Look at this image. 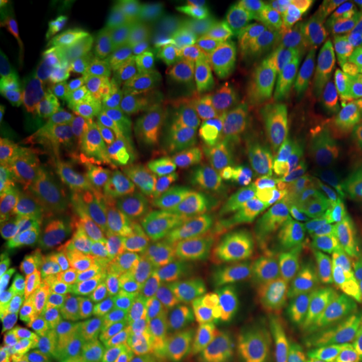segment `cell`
Masks as SVG:
<instances>
[{"instance_id": "obj_1", "label": "cell", "mask_w": 362, "mask_h": 362, "mask_svg": "<svg viewBox=\"0 0 362 362\" xmlns=\"http://www.w3.org/2000/svg\"><path fill=\"white\" fill-rule=\"evenodd\" d=\"M127 244L101 226L78 242L75 264L69 272V312L83 337L107 342L111 320L129 298L139 274L133 272Z\"/></svg>"}, {"instance_id": "obj_2", "label": "cell", "mask_w": 362, "mask_h": 362, "mask_svg": "<svg viewBox=\"0 0 362 362\" xmlns=\"http://www.w3.org/2000/svg\"><path fill=\"white\" fill-rule=\"evenodd\" d=\"M278 109L264 107L232 127L202 141L163 143L185 183V199L207 202L221 181L272 156L280 135Z\"/></svg>"}, {"instance_id": "obj_3", "label": "cell", "mask_w": 362, "mask_h": 362, "mask_svg": "<svg viewBox=\"0 0 362 362\" xmlns=\"http://www.w3.org/2000/svg\"><path fill=\"white\" fill-rule=\"evenodd\" d=\"M264 107H268V101L244 87L197 90L157 113L143 129L141 139L147 143L202 141Z\"/></svg>"}, {"instance_id": "obj_4", "label": "cell", "mask_w": 362, "mask_h": 362, "mask_svg": "<svg viewBox=\"0 0 362 362\" xmlns=\"http://www.w3.org/2000/svg\"><path fill=\"white\" fill-rule=\"evenodd\" d=\"M256 235V258L272 284L284 296L304 304L312 288L322 282L332 266V240H328V233L270 228Z\"/></svg>"}, {"instance_id": "obj_5", "label": "cell", "mask_w": 362, "mask_h": 362, "mask_svg": "<svg viewBox=\"0 0 362 362\" xmlns=\"http://www.w3.org/2000/svg\"><path fill=\"white\" fill-rule=\"evenodd\" d=\"M340 137L330 105V93L320 81L300 90L290 109L284 135V169L312 180L340 156Z\"/></svg>"}, {"instance_id": "obj_6", "label": "cell", "mask_w": 362, "mask_h": 362, "mask_svg": "<svg viewBox=\"0 0 362 362\" xmlns=\"http://www.w3.org/2000/svg\"><path fill=\"white\" fill-rule=\"evenodd\" d=\"M214 328L230 346L278 358L284 350L294 349L306 332V310L302 302L278 290L247 308L223 316Z\"/></svg>"}, {"instance_id": "obj_7", "label": "cell", "mask_w": 362, "mask_h": 362, "mask_svg": "<svg viewBox=\"0 0 362 362\" xmlns=\"http://www.w3.org/2000/svg\"><path fill=\"white\" fill-rule=\"evenodd\" d=\"M177 328L180 308L173 294L143 270L129 298L111 320L109 342L125 354H147Z\"/></svg>"}, {"instance_id": "obj_8", "label": "cell", "mask_w": 362, "mask_h": 362, "mask_svg": "<svg viewBox=\"0 0 362 362\" xmlns=\"http://www.w3.org/2000/svg\"><path fill=\"white\" fill-rule=\"evenodd\" d=\"M334 206L324 189L320 177L304 180L284 171L276 181L252 230L270 228L308 230L328 233L334 220Z\"/></svg>"}, {"instance_id": "obj_9", "label": "cell", "mask_w": 362, "mask_h": 362, "mask_svg": "<svg viewBox=\"0 0 362 362\" xmlns=\"http://www.w3.org/2000/svg\"><path fill=\"white\" fill-rule=\"evenodd\" d=\"M306 324L349 326L361 322L362 264L340 238L332 240V266L304 300Z\"/></svg>"}, {"instance_id": "obj_10", "label": "cell", "mask_w": 362, "mask_h": 362, "mask_svg": "<svg viewBox=\"0 0 362 362\" xmlns=\"http://www.w3.org/2000/svg\"><path fill=\"white\" fill-rule=\"evenodd\" d=\"M2 78L16 83L21 90L28 95L37 103V107H40L49 117L59 147H61L59 175H61V185H65L66 163L71 157V135H69L65 119L61 115V109L57 103L52 69L49 61L37 49H30L26 45H13L11 54L6 57V61L2 65Z\"/></svg>"}, {"instance_id": "obj_11", "label": "cell", "mask_w": 362, "mask_h": 362, "mask_svg": "<svg viewBox=\"0 0 362 362\" xmlns=\"http://www.w3.org/2000/svg\"><path fill=\"white\" fill-rule=\"evenodd\" d=\"M284 171L286 169L280 165V161L270 156L256 165L223 180L209 194V214H218L226 220L244 221L247 228H252L276 181L280 180Z\"/></svg>"}, {"instance_id": "obj_12", "label": "cell", "mask_w": 362, "mask_h": 362, "mask_svg": "<svg viewBox=\"0 0 362 362\" xmlns=\"http://www.w3.org/2000/svg\"><path fill=\"white\" fill-rule=\"evenodd\" d=\"M276 292L278 288L272 284L270 276L254 256L206 280L197 302L204 308L207 324L214 326L223 316L247 308Z\"/></svg>"}, {"instance_id": "obj_13", "label": "cell", "mask_w": 362, "mask_h": 362, "mask_svg": "<svg viewBox=\"0 0 362 362\" xmlns=\"http://www.w3.org/2000/svg\"><path fill=\"white\" fill-rule=\"evenodd\" d=\"M204 54L195 47H180L161 61H153L145 69V87L137 101V115L147 119L161 105L180 95L195 77Z\"/></svg>"}, {"instance_id": "obj_14", "label": "cell", "mask_w": 362, "mask_h": 362, "mask_svg": "<svg viewBox=\"0 0 362 362\" xmlns=\"http://www.w3.org/2000/svg\"><path fill=\"white\" fill-rule=\"evenodd\" d=\"M161 207V202H157L156 197H151L139 185L125 177L109 206L103 226L111 235H115L117 240H121L133 250L147 242L149 230Z\"/></svg>"}, {"instance_id": "obj_15", "label": "cell", "mask_w": 362, "mask_h": 362, "mask_svg": "<svg viewBox=\"0 0 362 362\" xmlns=\"http://www.w3.org/2000/svg\"><path fill=\"white\" fill-rule=\"evenodd\" d=\"M61 252L57 246V233L52 223L2 235L0 242V272L2 276L25 272L59 270Z\"/></svg>"}, {"instance_id": "obj_16", "label": "cell", "mask_w": 362, "mask_h": 362, "mask_svg": "<svg viewBox=\"0 0 362 362\" xmlns=\"http://www.w3.org/2000/svg\"><path fill=\"white\" fill-rule=\"evenodd\" d=\"M207 202L177 199L159 209L156 221L147 235V244L159 252L195 244L209 230Z\"/></svg>"}, {"instance_id": "obj_17", "label": "cell", "mask_w": 362, "mask_h": 362, "mask_svg": "<svg viewBox=\"0 0 362 362\" xmlns=\"http://www.w3.org/2000/svg\"><path fill=\"white\" fill-rule=\"evenodd\" d=\"M362 77V25L352 11L340 16L324 52L318 78L332 89Z\"/></svg>"}, {"instance_id": "obj_18", "label": "cell", "mask_w": 362, "mask_h": 362, "mask_svg": "<svg viewBox=\"0 0 362 362\" xmlns=\"http://www.w3.org/2000/svg\"><path fill=\"white\" fill-rule=\"evenodd\" d=\"M51 221L37 206L21 169L8 153L0 156V226L2 235L49 226Z\"/></svg>"}, {"instance_id": "obj_19", "label": "cell", "mask_w": 362, "mask_h": 362, "mask_svg": "<svg viewBox=\"0 0 362 362\" xmlns=\"http://www.w3.org/2000/svg\"><path fill=\"white\" fill-rule=\"evenodd\" d=\"M2 282L23 298L39 318L54 320L69 310L71 280L65 268L2 276Z\"/></svg>"}, {"instance_id": "obj_20", "label": "cell", "mask_w": 362, "mask_h": 362, "mask_svg": "<svg viewBox=\"0 0 362 362\" xmlns=\"http://www.w3.org/2000/svg\"><path fill=\"white\" fill-rule=\"evenodd\" d=\"M145 270L159 284L165 286L171 294H177L187 300H199L204 288V266H202V250L197 244L159 252V256Z\"/></svg>"}, {"instance_id": "obj_21", "label": "cell", "mask_w": 362, "mask_h": 362, "mask_svg": "<svg viewBox=\"0 0 362 362\" xmlns=\"http://www.w3.org/2000/svg\"><path fill=\"white\" fill-rule=\"evenodd\" d=\"M318 177L338 214L349 211L362 199V141L346 147Z\"/></svg>"}, {"instance_id": "obj_22", "label": "cell", "mask_w": 362, "mask_h": 362, "mask_svg": "<svg viewBox=\"0 0 362 362\" xmlns=\"http://www.w3.org/2000/svg\"><path fill=\"white\" fill-rule=\"evenodd\" d=\"M226 346L195 332L192 326H181L145 354L143 362H218Z\"/></svg>"}, {"instance_id": "obj_23", "label": "cell", "mask_w": 362, "mask_h": 362, "mask_svg": "<svg viewBox=\"0 0 362 362\" xmlns=\"http://www.w3.org/2000/svg\"><path fill=\"white\" fill-rule=\"evenodd\" d=\"M258 235L252 228L244 232L232 233L211 242L206 250H202V266H204V282L218 276L221 272L235 268L238 264L256 256Z\"/></svg>"}, {"instance_id": "obj_24", "label": "cell", "mask_w": 362, "mask_h": 362, "mask_svg": "<svg viewBox=\"0 0 362 362\" xmlns=\"http://www.w3.org/2000/svg\"><path fill=\"white\" fill-rule=\"evenodd\" d=\"M328 93L337 121L340 147L344 151L350 145L362 141V77L350 81L346 85L332 87Z\"/></svg>"}, {"instance_id": "obj_25", "label": "cell", "mask_w": 362, "mask_h": 362, "mask_svg": "<svg viewBox=\"0 0 362 362\" xmlns=\"http://www.w3.org/2000/svg\"><path fill=\"white\" fill-rule=\"evenodd\" d=\"M306 332L310 334L326 352H330L340 362H362V326H310L306 324Z\"/></svg>"}, {"instance_id": "obj_26", "label": "cell", "mask_w": 362, "mask_h": 362, "mask_svg": "<svg viewBox=\"0 0 362 362\" xmlns=\"http://www.w3.org/2000/svg\"><path fill=\"white\" fill-rule=\"evenodd\" d=\"M340 232L337 233V238H340L362 259V199L350 207L349 211L340 214Z\"/></svg>"}, {"instance_id": "obj_27", "label": "cell", "mask_w": 362, "mask_h": 362, "mask_svg": "<svg viewBox=\"0 0 362 362\" xmlns=\"http://www.w3.org/2000/svg\"><path fill=\"white\" fill-rule=\"evenodd\" d=\"M290 354H292L290 362H340L330 352H326L308 332L302 334V338L294 344V349L290 350Z\"/></svg>"}, {"instance_id": "obj_28", "label": "cell", "mask_w": 362, "mask_h": 362, "mask_svg": "<svg viewBox=\"0 0 362 362\" xmlns=\"http://www.w3.org/2000/svg\"><path fill=\"white\" fill-rule=\"evenodd\" d=\"M218 362H280L278 358H268V356H259L250 350L238 349V346H226L221 352Z\"/></svg>"}, {"instance_id": "obj_29", "label": "cell", "mask_w": 362, "mask_h": 362, "mask_svg": "<svg viewBox=\"0 0 362 362\" xmlns=\"http://www.w3.org/2000/svg\"><path fill=\"white\" fill-rule=\"evenodd\" d=\"M14 337V320L11 316L2 314L0 316V362L8 361L11 346H13Z\"/></svg>"}, {"instance_id": "obj_30", "label": "cell", "mask_w": 362, "mask_h": 362, "mask_svg": "<svg viewBox=\"0 0 362 362\" xmlns=\"http://www.w3.org/2000/svg\"><path fill=\"white\" fill-rule=\"evenodd\" d=\"M0 6H2V23L6 25V23L13 18L14 14L23 11V6H25V4H23V2H13V0H2V4H0Z\"/></svg>"}, {"instance_id": "obj_31", "label": "cell", "mask_w": 362, "mask_h": 362, "mask_svg": "<svg viewBox=\"0 0 362 362\" xmlns=\"http://www.w3.org/2000/svg\"><path fill=\"white\" fill-rule=\"evenodd\" d=\"M350 11L354 13V16L358 18V23L362 25V2H356V4H352V6H350Z\"/></svg>"}, {"instance_id": "obj_32", "label": "cell", "mask_w": 362, "mask_h": 362, "mask_svg": "<svg viewBox=\"0 0 362 362\" xmlns=\"http://www.w3.org/2000/svg\"><path fill=\"white\" fill-rule=\"evenodd\" d=\"M361 326H362V312H361Z\"/></svg>"}]
</instances>
